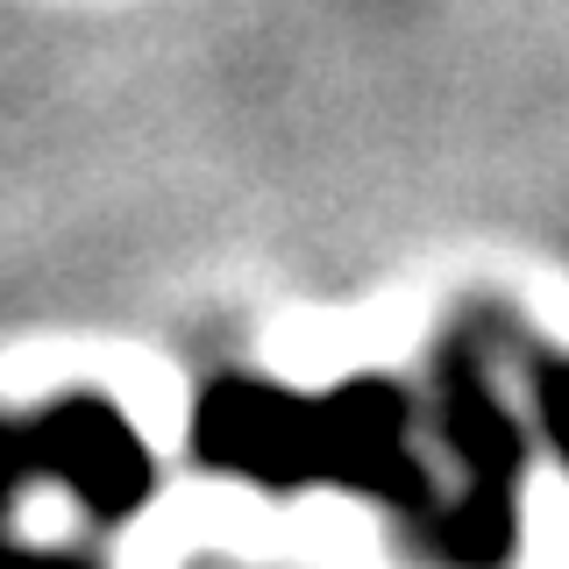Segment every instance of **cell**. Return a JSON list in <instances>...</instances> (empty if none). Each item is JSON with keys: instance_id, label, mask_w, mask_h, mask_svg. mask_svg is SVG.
Masks as SVG:
<instances>
[{"instance_id": "7a4b0ae2", "label": "cell", "mask_w": 569, "mask_h": 569, "mask_svg": "<svg viewBox=\"0 0 569 569\" xmlns=\"http://www.w3.org/2000/svg\"><path fill=\"white\" fill-rule=\"evenodd\" d=\"M0 569H79V562H58V556H29V562H0Z\"/></svg>"}, {"instance_id": "6da1fadb", "label": "cell", "mask_w": 569, "mask_h": 569, "mask_svg": "<svg viewBox=\"0 0 569 569\" xmlns=\"http://www.w3.org/2000/svg\"><path fill=\"white\" fill-rule=\"evenodd\" d=\"M541 420H548V435L562 441V462H569V363L541 370Z\"/></svg>"}]
</instances>
